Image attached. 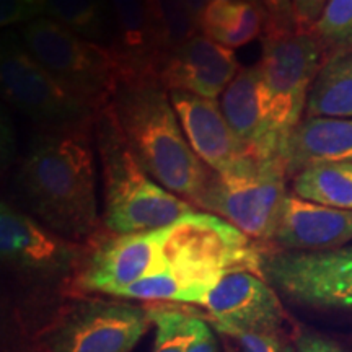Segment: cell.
<instances>
[{
    "label": "cell",
    "instance_id": "2e32d148",
    "mask_svg": "<svg viewBox=\"0 0 352 352\" xmlns=\"http://www.w3.org/2000/svg\"><path fill=\"white\" fill-rule=\"evenodd\" d=\"M170 100L189 145L215 173H226L245 155L217 100L170 91Z\"/></svg>",
    "mask_w": 352,
    "mask_h": 352
},
{
    "label": "cell",
    "instance_id": "e0dca14e",
    "mask_svg": "<svg viewBox=\"0 0 352 352\" xmlns=\"http://www.w3.org/2000/svg\"><path fill=\"white\" fill-rule=\"evenodd\" d=\"M220 108L245 155L284 158V145L272 135L264 116L256 65L240 70L222 94Z\"/></svg>",
    "mask_w": 352,
    "mask_h": 352
},
{
    "label": "cell",
    "instance_id": "603a6c76",
    "mask_svg": "<svg viewBox=\"0 0 352 352\" xmlns=\"http://www.w3.org/2000/svg\"><path fill=\"white\" fill-rule=\"evenodd\" d=\"M44 16L100 44L108 38L109 20L113 19L108 0H47Z\"/></svg>",
    "mask_w": 352,
    "mask_h": 352
},
{
    "label": "cell",
    "instance_id": "d6a6232c",
    "mask_svg": "<svg viewBox=\"0 0 352 352\" xmlns=\"http://www.w3.org/2000/svg\"><path fill=\"white\" fill-rule=\"evenodd\" d=\"M183 2L186 3L188 10L191 12V15L195 16V20L197 21V23H199L202 13H204L206 7H208L209 0H183Z\"/></svg>",
    "mask_w": 352,
    "mask_h": 352
},
{
    "label": "cell",
    "instance_id": "7c38bea8",
    "mask_svg": "<svg viewBox=\"0 0 352 352\" xmlns=\"http://www.w3.org/2000/svg\"><path fill=\"white\" fill-rule=\"evenodd\" d=\"M164 228L142 233H111L91 241L74 279L83 292L116 297L139 280L166 272L162 245Z\"/></svg>",
    "mask_w": 352,
    "mask_h": 352
},
{
    "label": "cell",
    "instance_id": "9c48e42d",
    "mask_svg": "<svg viewBox=\"0 0 352 352\" xmlns=\"http://www.w3.org/2000/svg\"><path fill=\"white\" fill-rule=\"evenodd\" d=\"M151 327L147 307L88 298L59 315L43 338L44 352H131Z\"/></svg>",
    "mask_w": 352,
    "mask_h": 352
},
{
    "label": "cell",
    "instance_id": "5bb4252c",
    "mask_svg": "<svg viewBox=\"0 0 352 352\" xmlns=\"http://www.w3.org/2000/svg\"><path fill=\"white\" fill-rule=\"evenodd\" d=\"M240 70L233 50L199 32L165 57L158 67L157 80L168 91H188L215 100L222 96Z\"/></svg>",
    "mask_w": 352,
    "mask_h": 352
},
{
    "label": "cell",
    "instance_id": "ffe728a7",
    "mask_svg": "<svg viewBox=\"0 0 352 352\" xmlns=\"http://www.w3.org/2000/svg\"><path fill=\"white\" fill-rule=\"evenodd\" d=\"M267 13L263 6L243 0H209L202 13V34L228 50L245 46L264 33Z\"/></svg>",
    "mask_w": 352,
    "mask_h": 352
},
{
    "label": "cell",
    "instance_id": "1f68e13d",
    "mask_svg": "<svg viewBox=\"0 0 352 352\" xmlns=\"http://www.w3.org/2000/svg\"><path fill=\"white\" fill-rule=\"evenodd\" d=\"M297 352H346L336 342L314 333H302L297 340Z\"/></svg>",
    "mask_w": 352,
    "mask_h": 352
},
{
    "label": "cell",
    "instance_id": "ba28073f",
    "mask_svg": "<svg viewBox=\"0 0 352 352\" xmlns=\"http://www.w3.org/2000/svg\"><path fill=\"white\" fill-rule=\"evenodd\" d=\"M2 95L43 131L91 129L101 111L64 87L23 44L6 39L0 57Z\"/></svg>",
    "mask_w": 352,
    "mask_h": 352
},
{
    "label": "cell",
    "instance_id": "8fae6325",
    "mask_svg": "<svg viewBox=\"0 0 352 352\" xmlns=\"http://www.w3.org/2000/svg\"><path fill=\"white\" fill-rule=\"evenodd\" d=\"M261 272L272 287L300 305L352 307V243L328 252L263 254Z\"/></svg>",
    "mask_w": 352,
    "mask_h": 352
},
{
    "label": "cell",
    "instance_id": "83f0119b",
    "mask_svg": "<svg viewBox=\"0 0 352 352\" xmlns=\"http://www.w3.org/2000/svg\"><path fill=\"white\" fill-rule=\"evenodd\" d=\"M47 0H0V25H26L41 19Z\"/></svg>",
    "mask_w": 352,
    "mask_h": 352
},
{
    "label": "cell",
    "instance_id": "3957f363",
    "mask_svg": "<svg viewBox=\"0 0 352 352\" xmlns=\"http://www.w3.org/2000/svg\"><path fill=\"white\" fill-rule=\"evenodd\" d=\"M95 139L103 176V222L109 232L158 230L195 212L191 202L170 192L140 165L109 107L96 118Z\"/></svg>",
    "mask_w": 352,
    "mask_h": 352
},
{
    "label": "cell",
    "instance_id": "4316f807",
    "mask_svg": "<svg viewBox=\"0 0 352 352\" xmlns=\"http://www.w3.org/2000/svg\"><path fill=\"white\" fill-rule=\"evenodd\" d=\"M227 352H294L280 333L220 331Z\"/></svg>",
    "mask_w": 352,
    "mask_h": 352
},
{
    "label": "cell",
    "instance_id": "30bf717a",
    "mask_svg": "<svg viewBox=\"0 0 352 352\" xmlns=\"http://www.w3.org/2000/svg\"><path fill=\"white\" fill-rule=\"evenodd\" d=\"M0 254L3 266L21 283L47 287L63 284L72 276L76 279L85 250L3 201L0 208Z\"/></svg>",
    "mask_w": 352,
    "mask_h": 352
},
{
    "label": "cell",
    "instance_id": "8992f818",
    "mask_svg": "<svg viewBox=\"0 0 352 352\" xmlns=\"http://www.w3.org/2000/svg\"><path fill=\"white\" fill-rule=\"evenodd\" d=\"M324 47L314 33L289 32L266 23L256 64L264 116L272 135L285 147L302 121L308 94L323 65Z\"/></svg>",
    "mask_w": 352,
    "mask_h": 352
},
{
    "label": "cell",
    "instance_id": "ac0fdd59",
    "mask_svg": "<svg viewBox=\"0 0 352 352\" xmlns=\"http://www.w3.org/2000/svg\"><path fill=\"white\" fill-rule=\"evenodd\" d=\"M114 36L111 47L126 69V78H157L164 54L145 0H108Z\"/></svg>",
    "mask_w": 352,
    "mask_h": 352
},
{
    "label": "cell",
    "instance_id": "7a4b0ae2",
    "mask_svg": "<svg viewBox=\"0 0 352 352\" xmlns=\"http://www.w3.org/2000/svg\"><path fill=\"white\" fill-rule=\"evenodd\" d=\"M108 107L147 173L195 206L212 170L189 145L170 91L153 77L124 78Z\"/></svg>",
    "mask_w": 352,
    "mask_h": 352
},
{
    "label": "cell",
    "instance_id": "484cf974",
    "mask_svg": "<svg viewBox=\"0 0 352 352\" xmlns=\"http://www.w3.org/2000/svg\"><path fill=\"white\" fill-rule=\"evenodd\" d=\"M310 33L324 50L352 51V0H328Z\"/></svg>",
    "mask_w": 352,
    "mask_h": 352
},
{
    "label": "cell",
    "instance_id": "836d02e7",
    "mask_svg": "<svg viewBox=\"0 0 352 352\" xmlns=\"http://www.w3.org/2000/svg\"><path fill=\"white\" fill-rule=\"evenodd\" d=\"M243 2H253V3H258V6H263L261 0H243Z\"/></svg>",
    "mask_w": 352,
    "mask_h": 352
},
{
    "label": "cell",
    "instance_id": "5b68a950",
    "mask_svg": "<svg viewBox=\"0 0 352 352\" xmlns=\"http://www.w3.org/2000/svg\"><path fill=\"white\" fill-rule=\"evenodd\" d=\"M20 38L47 72L98 111L111 103L127 77L111 46L88 41L47 16L23 25Z\"/></svg>",
    "mask_w": 352,
    "mask_h": 352
},
{
    "label": "cell",
    "instance_id": "d4e9b609",
    "mask_svg": "<svg viewBox=\"0 0 352 352\" xmlns=\"http://www.w3.org/2000/svg\"><path fill=\"white\" fill-rule=\"evenodd\" d=\"M147 308L155 327L152 352H188L197 315L186 308L164 302L152 303Z\"/></svg>",
    "mask_w": 352,
    "mask_h": 352
},
{
    "label": "cell",
    "instance_id": "9a60e30c",
    "mask_svg": "<svg viewBox=\"0 0 352 352\" xmlns=\"http://www.w3.org/2000/svg\"><path fill=\"white\" fill-rule=\"evenodd\" d=\"M284 252H328L352 243V210L285 197L272 240Z\"/></svg>",
    "mask_w": 352,
    "mask_h": 352
},
{
    "label": "cell",
    "instance_id": "7402d4cb",
    "mask_svg": "<svg viewBox=\"0 0 352 352\" xmlns=\"http://www.w3.org/2000/svg\"><path fill=\"white\" fill-rule=\"evenodd\" d=\"M294 195L328 208L352 210V162L316 165L294 176Z\"/></svg>",
    "mask_w": 352,
    "mask_h": 352
},
{
    "label": "cell",
    "instance_id": "4dcf8cb0",
    "mask_svg": "<svg viewBox=\"0 0 352 352\" xmlns=\"http://www.w3.org/2000/svg\"><path fill=\"white\" fill-rule=\"evenodd\" d=\"M188 352H220L219 342L215 340L212 328L199 315L196 316L195 334H192V341L188 347Z\"/></svg>",
    "mask_w": 352,
    "mask_h": 352
},
{
    "label": "cell",
    "instance_id": "4fadbf2b",
    "mask_svg": "<svg viewBox=\"0 0 352 352\" xmlns=\"http://www.w3.org/2000/svg\"><path fill=\"white\" fill-rule=\"evenodd\" d=\"M202 307L219 333H280L285 318L277 290L261 274L246 270L223 276Z\"/></svg>",
    "mask_w": 352,
    "mask_h": 352
},
{
    "label": "cell",
    "instance_id": "f1b7e54d",
    "mask_svg": "<svg viewBox=\"0 0 352 352\" xmlns=\"http://www.w3.org/2000/svg\"><path fill=\"white\" fill-rule=\"evenodd\" d=\"M261 3L267 13V25L289 32L297 30L292 0H261Z\"/></svg>",
    "mask_w": 352,
    "mask_h": 352
},
{
    "label": "cell",
    "instance_id": "cb8c5ba5",
    "mask_svg": "<svg viewBox=\"0 0 352 352\" xmlns=\"http://www.w3.org/2000/svg\"><path fill=\"white\" fill-rule=\"evenodd\" d=\"M145 2L164 60L170 52L201 32L199 23L188 10L183 0H145Z\"/></svg>",
    "mask_w": 352,
    "mask_h": 352
},
{
    "label": "cell",
    "instance_id": "d6986e66",
    "mask_svg": "<svg viewBox=\"0 0 352 352\" xmlns=\"http://www.w3.org/2000/svg\"><path fill=\"white\" fill-rule=\"evenodd\" d=\"M289 178L316 165L352 162V120L305 118L284 147Z\"/></svg>",
    "mask_w": 352,
    "mask_h": 352
},
{
    "label": "cell",
    "instance_id": "52a82bcc",
    "mask_svg": "<svg viewBox=\"0 0 352 352\" xmlns=\"http://www.w3.org/2000/svg\"><path fill=\"white\" fill-rule=\"evenodd\" d=\"M284 158L243 155L226 173H215L195 208L215 214L253 240H272L287 191Z\"/></svg>",
    "mask_w": 352,
    "mask_h": 352
},
{
    "label": "cell",
    "instance_id": "277c9868",
    "mask_svg": "<svg viewBox=\"0 0 352 352\" xmlns=\"http://www.w3.org/2000/svg\"><path fill=\"white\" fill-rule=\"evenodd\" d=\"M252 240L226 219L197 210L165 227L166 272L182 287L183 303L202 307L214 285L232 271L263 276V254Z\"/></svg>",
    "mask_w": 352,
    "mask_h": 352
},
{
    "label": "cell",
    "instance_id": "6da1fadb",
    "mask_svg": "<svg viewBox=\"0 0 352 352\" xmlns=\"http://www.w3.org/2000/svg\"><path fill=\"white\" fill-rule=\"evenodd\" d=\"M16 183L28 208L50 230L80 245L98 236L90 129L43 131L21 160Z\"/></svg>",
    "mask_w": 352,
    "mask_h": 352
},
{
    "label": "cell",
    "instance_id": "44dd1931",
    "mask_svg": "<svg viewBox=\"0 0 352 352\" xmlns=\"http://www.w3.org/2000/svg\"><path fill=\"white\" fill-rule=\"evenodd\" d=\"M307 118L352 120V51L333 52L310 88Z\"/></svg>",
    "mask_w": 352,
    "mask_h": 352
},
{
    "label": "cell",
    "instance_id": "f546056e",
    "mask_svg": "<svg viewBox=\"0 0 352 352\" xmlns=\"http://www.w3.org/2000/svg\"><path fill=\"white\" fill-rule=\"evenodd\" d=\"M328 0H292L297 32L310 33Z\"/></svg>",
    "mask_w": 352,
    "mask_h": 352
}]
</instances>
